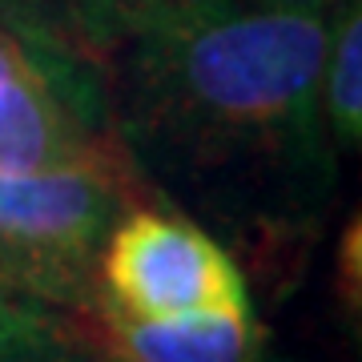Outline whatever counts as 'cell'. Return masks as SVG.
<instances>
[{
    "instance_id": "6da1fadb",
    "label": "cell",
    "mask_w": 362,
    "mask_h": 362,
    "mask_svg": "<svg viewBox=\"0 0 362 362\" xmlns=\"http://www.w3.org/2000/svg\"><path fill=\"white\" fill-rule=\"evenodd\" d=\"M330 13L165 0L101 65L109 125L157 202L282 286L338 197L318 101Z\"/></svg>"
},
{
    "instance_id": "7a4b0ae2",
    "label": "cell",
    "mask_w": 362,
    "mask_h": 362,
    "mask_svg": "<svg viewBox=\"0 0 362 362\" xmlns=\"http://www.w3.org/2000/svg\"><path fill=\"white\" fill-rule=\"evenodd\" d=\"M153 197L125 161L0 173V282L85 314L117 214Z\"/></svg>"
},
{
    "instance_id": "3957f363",
    "label": "cell",
    "mask_w": 362,
    "mask_h": 362,
    "mask_svg": "<svg viewBox=\"0 0 362 362\" xmlns=\"http://www.w3.org/2000/svg\"><path fill=\"white\" fill-rule=\"evenodd\" d=\"M125 161L101 69L0 0V173ZM129 165V161H125Z\"/></svg>"
},
{
    "instance_id": "277c9868",
    "label": "cell",
    "mask_w": 362,
    "mask_h": 362,
    "mask_svg": "<svg viewBox=\"0 0 362 362\" xmlns=\"http://www.w3.org/2000/svg\"><path fill=\"white\" fill-rule=\"evenodd\" d=\"M97 298L125 314L250 310L246 270L189 214L141 197L117 214L97 258Z\"/></svg>"
},
{
    "instance_id": "5b68a950",
    "label": "cell",
    "mask_w": 362,
    "mask_h": 362,
    "mask_svg": "<svg viewBox=\"0 0 362 362\" xmlns=\"http://www.w3.org/2000/svg\"><path fill=\"white\" fill-rule=\"evenodd\" d=\"M81 318L101 362H258L266 350L254 306L141 318L93 298Z\"/></svg>"
},
{
    "instance_id": "8992f818",
    "label": "cell",
    "mask_w": 362,
    "mask_h": 362,
    "mask_svg": "<svg viewBox=\"0 0 362 362\" xmlns=\"http://www.w3.org/2000/svg\"><path fill=\"white\" fill-rule=\"evenodd\" d=\"M322 121L334 153L346 161L362 149V8L342 0L326 25L322 77H318Z\"/></svg>"
},
{
    "instance_id": "52a82bcc",
    "label": "cell",
    "mask_w": 362,
    "mask_h": 362,
    "mask_svg": "<svg viewBox=\"0 0 362 362\" xmlns=\"http://www.w3.org/2000/svg\"><path fill=\"white\" fill-rule=\"evenodd\" d=\"M0 362H101L85 318L0 282Z\"/></svg>"
},
{
    "instance_id": "ba28073f",
    "label": "cell",
    "mask_w": 362,
    "mask_h": 362,
    "mask_svg": "<svg viewBox=\"0 0 362 362\" xmlns=\"http://www.w3.org/2000/svg\"><path fill=\"white\" fill-rule=\"evenodd\" d=\"M16 4L28 16H37L57 40L81 52L89 65L101 69L121 37L165 0H16Z\"/></svg>"
},
{
    "instance_id": "9c48e42d",
    "label": "cell",
    "mask_w": 362,
    "mask_h": 362,
    "mask_svg": "<svg viewBox=\"0 0 362 362\" xmlns=\"http://www.w3.org/2000/svg\"><path fill=\"white\" fill-rule=\"evenodd\" d=\"M258 8H286V13H334L342 0H246Z\"/></svg>"
},
{
    "instance_id": "30bf717a",
    "label": "cell",
    "mask_w": 362,
    "mask_h": 362,
    "mask_svg": "<svg viewBox=\"0 0 362 362\" xmlns=\"http://www.w3.org/2000/svg\"><path fill=\"white\" fill-rule=\"evenodd\" d=\"M258 362H298V358H278V354H266V350H262V358Z\"/></svg>"
}]
</instances>
